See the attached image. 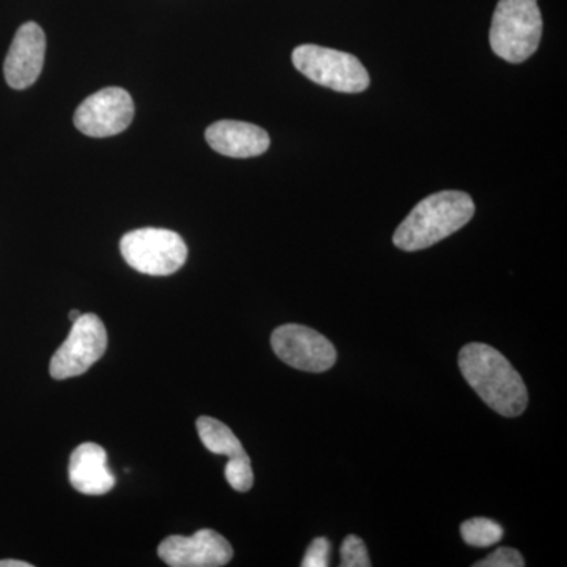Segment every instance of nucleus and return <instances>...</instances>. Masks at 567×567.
<instances>
[{
	"instance_id": "obj_1",
	"label": "nucleus",
	"mask_w": 567,
	"mask_h": 567,
	"mask_svg": "<svg viewBox=\"0 0 567 567\" xmlns=\"http://www.w3.org/2000/svg\"><path fill=\"white\" fill-rule=\"evenodd\" d=\"M458 368L466 383L498 415L516 417L527 409L524 380L494 347L480 342L466 344L458 353Z\"/></svg>"
},
{
	"instance_id": "obj_2",
	"label": "nucleus",
	"mask_w": 567,
	"mask_h": 567,
	"mask_svg": "<svg viewBox=\"0 0 567 567\" xmlns=\"http://www.w3.org/2000/svg\"><path fill=\"white\" fill-rule=\"evenodd\" d=\"M475 215V203L464 192H442L425 197L395 229L393 241L402 251L431 248L456 234Z\"/></svg>"
},
{
	"instance_id": "obj_3",
	"label": "nucleus",
	"mask_w": 567,
	"mask_h": 567,
	"mask_svg": "<svg viewBox=\"0 0 567 567\" xmlns=\"http://www.w3.org/2000/svg\"><path fill=\"white\" fill-rule=\"evenodd\" d=\"M543 17L537 0H499L491 28V47L506 62L527 61L539 48Z\"/></svg>"
},
{
	"instance_id": "obj_4",
	"label": "nucleus",
	"mask_w": 567,
	"mask_h": 567,
	"mask_svg": "<svg viewBox=\"0 0 567 567\" xmlns=\"http://www.w3.org/2000/svg\"><path fill=\"white\" fill-rule=\"evenodd\" d=\"M295 69L308 80L331 91L360 93L369 87V73L363 63L349 52L330 50L317 44H301L293 51Z\"/></svg>"
},
{
	"instance_id": "obj_5",
	"label": "nucleus",
	"mask_w": 567,
	"mask_h": 567,
	"mask_svg": "<svg viewBox=\"0 0 567 567\" xmlns=\"http://www.w3.org/2000/svg\"><path fill=\"white\" fill-rule=\"evenodd\" d=\"M121 252L130 267L151 276L174 275L188 257V248L181 235L155 227L123 235Z\"/></svg>"
},
{
	"instance_id": "obj_6",
	"label": "nucleus",
	"mask_w": 567,
	"mask_h": 567,
	"mask_svg": "<svg viewBox=\"0 0 567 567\" xmlns=\"http://www.w3.org/2000/svg\"><path fill=\"white\" fill-rule=\"evenodd\" d=\"M107 349V331L99 316L82 315L74 320L66 341L52 357L50 374L66 380L85 374Z\"/></svg>"
},
{
	"instance_id": "obj_7",
	"label": "nucleus",
	"mask_w": 567,
	"mask_h": 567,
	"mask_svg": "<svg viewBox=\"0 0 567 567\" xmlns=\"http://www.w3.org/2000/svg\"><path fill=\"white\" fill-rule=\"evenodd\" d=\"M276 357L290 368L305 372H327L333 368L338 353L334 346L312 328L303 324H282L271 334Z\"/></svg>"
},
{
	"instance_id": "obj_8",
	"label": "nucleus",
	"mask_w": 567,
	"mask_h": 567,
	"mask_svg": "<svg viewBox=\"0 0 567 567\" xmlns=\"http://www.w3.org/2000/svg\"><path fill=\"white\" fill-rule=\"evenodd\" d=\"M132 95L121 87H107L93 93L74 112V126L85 136L111 137L132 125Z\"/></svg>"
},
{
	"instance_id": "obj_9",
	"label": "nucleus",
	"mask_w": 567,
	"mask_h": 567,
	"mask_svg": "<svg viewBox=\"0 0 567 567\" xmlns=\"http://www.w3.org/2000/svg\"><path fill=\"white\" fill-rule=\"evenodd\" d=\"M158 557L171 567H221L234 558V548L219 533L199 529L193 536L166 537Z\"/></svg>"
},
{
	"instance_id": "obj_10",
	"label": "nucleus",
	"mask_w": 567,
	"mask_h": 567,
	"mask_svg": "<svg viewBox=\"0 0 567 567\" xmlns=\"http://www.w3.org/2000/svg\"><path fill=\"white\" fill-rule=\"evenodd\" d=\"M47 37L37 22H25L11 41L3 63L7 84L14 91H24L39 80L43 70Z\"/></svg>"
},
{
	"instance_id": "obj_11",
	"label": "nucleus",
	"mask_w": 567,
	"mask_h": 567,
	"mask_svg": "<svg viewBox=\"0 0 567 567\" xmlns=\"http://www.w3.org/2000/svg\"><path fill=\"white\" fill-rule=\"evenodd\" d=\"M205 140L213 151L230 158H252L270 147V136L248 122L219 121L208 126Z\"/></svg>"
},
{
	"instance_id": "obj_12",
	"label": "nucleus",
	"mask_w": 567,
	"mask_h": 567,
	"mask_svg": "<svg viewBox=\"0 0 567 567\" xmlns=\"http://www.w3.org/2000/svg\"><path fill=\"white\" fill-rule=\"evenodd\" d=\"M69 480L82 495L102 496L114 488V473L107 466V453L96 443H82L70 457Z\"/></svg>"
},
{
	"instance_id": "obj_13",
	"label": "nucleus",
	"mask_w": 567,
	"mask_h": 567,
	"mask_svg": "<svg viewBox=\"0 0 567 567\" xmlns=\"http://www.w3.org/2000/svg\"><path fill=\"white\" fill-rule=\"evenodd\" d=\"M196 427L200 442L210 453L229 458L246 456L240 440L221 421L210 416H200L197 420Z\"/></svg>"
},
{
	"instance_id": "obj_14",
	"label": "nucleus",
	"mask_w": 567,
	"mask_h": 567,
	"mask_svg": "<svg viewBox=\"0 0 567 567\" xmlns=\"http://www.w3.org/2000/svg\"><path fill=\"white\" fill-rule=\"evenodd\" d=\"M461 535L468 546L492 547L502 540L503 528L491 518L475 517L462 524Z\"/></svg>"
},
{
	"instance_id": "obj_15",
	"label": "nucleus",
	"mask_w": 567,
	"mask_h": 567,
	"mask_svg": "<svg viewBox=\"0 0 567 567\" xmlns=\"http://www.w3.org/2000/svg\"><path fill=\"white\" fill-rule=\"evenodd\" d=\"M226 480L229 486L237 492L251 491L254 473L251 458L248 454L241 457L229 458L226 465Z\"/></svg>"
},
{
	"instance_id": "obj_16",
	"label": "nucleus",
	"mask_w": 567,
	"mask_h": 567,
	"mask_svg": "<svg viewBox=\"0 0 567 567\" xmlns=\"http://www.w3.org/2000/svg\"><path fill=\"white\" fill-rule=\"evenodd\" d=\"M371 565V558H369L363 539L354 535L347 536L341 546V566L369 567Z\"/></svg>"
},
{
	"instance_id": "obj_17",
	"label": "nucleus",
	"mask_w": 567,
	"mask_h": 567,
	"mask_svg": "<svg viewBox=\"0 0 567 567\" xmlns=\"http://www.w3.org/2000/svg\"><path fill=\"white\" fill-rule=\"evenodd\" d=\"M476 567H524L525 559L516 548L499 547L488 557L476 563Z\"/></svg>"
},
{
	"instance_id": "obj_18",
	"label": "nucleus",
	"mask_w": 567,
	"mask_h": 567,
	"mask_svg": "<svg viewBox=\"0 0 567 567\" xmlns=\"http://www.w3.org/2000/svg\"><path fill=\"white\" fill-rule=\"evenodd\" d=\"M331 544L327 537H317L306 550L303 567H327L330 565Z\"/></svg>"
},
{
	"instance_id": "obj_19",
	"label": "nucleus",
	"mask_w": 567,
	"mask_h": 567,
	"mask_svg": "<svg viewBox=\"0 0 567 567\" xmlns=\"http://www.w3.org/2000/svg\"><path fill=\"white\" fill-rule=\"evenodd\" d=\"M0 567H32L31 563L18 561V559H2Z\"/></svg>"
},
{
	"instance_id": "obj_20",
	"label": "nucleus",
	"mask_w": 567,
	"mask_h": 567,
	"mask_svg": "<svg viewBox=\"0 0 567 567\" xmlns=\"http://www.w3.org/2000/svg\"><path fill=\"white\" fill-rule=\"evenodd\" d=\"M81 316H82V312L80 311V309H73V311L70 312L71 322H74V320L80 319Z\"/></svg>"
}]
</instances>
